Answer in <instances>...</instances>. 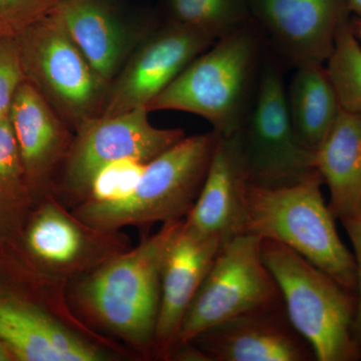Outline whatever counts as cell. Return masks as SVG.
Segmentation results:
<instances>
[{
  "mask_svg": "<svg viewBox=\"0 0 361 361\" xmlns=\"http://www.w3.org/2000/svg\"><path fill=\"white\" fill-rule=\"evenodd\" d=\"M183 220L164 223L139 246L75 278L73 299L90 322L139 348L153 350L161 266Z\"/></svg>",
  "mask_w": 361,
  "mask_h": 361,
  "instance_id": "6da1fadb",
  "label": "cell"
},
{
  "mask_svg": "<svg viewBox=\"0 0 361 361\" xmlns=\"http://www.w3.org/2000/svg\"><path fill=\"white\" fill-rule=\"evenodd\" d=\"M265 51L264 37L252 21L216 40L147 110L193 114L220 135L235 134L255 96Z\"/></svg>",
  "mask_w": 361,
  "mask_h": 361,
  "instance_id": "7a4b0ae2",
  "label": "cell"
},
{
  "mask_svg": "<svg viewBox=\"0 0 361 361\" xmlns=\"http://www.w3.org/2000/svg\"><path fill=\"white\" fill-rule=\"evenodd\" d=\"M322 185L318 172L291 186L272 189L249 184L247 233L288 246L356 294L355 256L337 232Z\"/></svg>",
  "mask_w": 361,
  "mask_h": 361,
  "instance_id": "3957f363",
  "label": "cell"
},
{
  "mask_svg": "<svg viewBox=\"0 0 361 361\" xmlns=\"http://www.w3.org/2000/svg\"><path fill=\"white\" fill-rule=\"evenodd\" d=\"M219 134L185 137L149 161L134 190L120 200L80 204L73 213L92 227L121 230L184 219L203 187Z\"/></svg>",
  "mask_w": 361,
  "mask_h": 361,
  "instance_id": "277c9868",
  "label": "cell"
},
{
  "mask_svg": "<svg viewBox=\"0 0 361 361\" xmlns=\"http://www.w3.org/2000/svg\"><path fill=\"white\" fill-rule=\"evenodd\" d=\"M261 251L292 325L316 360H361L353 332L357 295L280 242L262 239Z\"/></svg>",
  "mask_w": 361,
  "mask_h": 361,
  "instance_id": "5b68a950",
  "label": "cell"
},
{
  "mask_svg": "<svg viewBox=\"0 0 361 361\" xmlns=\"http://www.w3.org/2000/svg\"><path fill=\"white\" fill-rule=\"evenodd\" d=\"M26 82L71 129L102 116L109 85L52 13L14 35Z\"/></svg>",
  "mask_w": 361,
  "mask_h": 361,
  "instance_id": "8992f818",
  "label": "cell"
},
{
  "mask_svg": "<svg viewBox=\"0 0 361 361\" xmlns=\"http://www.w3.org/2000/svg\"><path fill=\"white\" fill-rule=\"evenodd\" d=\"M284 70V63L266 44L257 90L237 132L253 186H291L317 172L314 153L299 142L292 126Z\"/></svg>",
  "mask_w": 361,
  "mask_h": 361,
  "instance_id": "52a82bcc",
  "label": "cell"
},
{
  "mask_svg": "<svg viewBox=\"0 0 361 361\" xmlns=\"http://www.w3.org/2000/svg\"><path fill=\"white\" fill-rule=\"evenodd\" d=\"M261 243V237L245 233L221 245L183 318L173 350L225 320L283 300Z\"/></svg>",
  "mask_w": 361,
  "mask_h": 361,
  "instance_id": "ba28073f",
  "label": "cell"
},
{
  "mask_svg": "<svg viewBox=\"0 0 361 361\" xmlns=\"http://www.w3.org/2000/svg\"><path fill=\"white\" fill-rule=\"evenodd\" d=\"M185 137L182 129L152 125L147 108L90 118L75 130L54 195L65 194L77 206L94 176L106 166L123 159L149 163Z\"/></svg>",
  "mask_w": 361,
  "mask_h": 361,
  "instance_id": "9c48e42d",
  "label": "cell"
},
{
  "mask_svg": "<svg viewBox=\"0 0 361 361\" xmlns=\"http://www.w3.org/2000/svg\"><path fill=\"white\" fill-rule=\"evenodd\" d=\"M42 197L25 241L30 257L47 276L61 282L75 279L132 248L120 230L92 227L68 211L56 195Z\"/></svg>",
  "mask_w": 361,
  "mask_h": 361,
  "instance_id": "30bf717a",
  "label": "cell"
},
{
  "mask_svg": "<svg viewBox=\"0 0 361 361\" xmlns=\"http://www.w3.org/2000/svg\"><path fill=\"white\" fill-rule=\"evenodd\" d=\"M216 42L188 26L159 20L109 85L102 116L147 108L195 59Z\"/></svg>",
  "mask_w": 361,
  "mask_h": 361,
  "instance_id": "8fae6325",
  "label": "cell"
},
{
  "mask_svg": "<svg viewBox=\"0 0 361 361\" xmlns=\"http://www.w3.org/2000/svg\"><path fill=\"white\" fill-rule=\"evenodd\" d=\"M246 1L266 44L285 66L293 68L325 65L339 27L351 13L348 0Z\"/></svg>",
  "mask_w": 361,
  "mask_h": 361,
  "instance_id": "7c38bea8",
  "label": "cell"
},
{
  "mask_svg": "<svg viewBox=\"0 0 361 361\" xmlns=\"http://www.w3.org/2000/svg\"><path fill=\"white\" fill-rule=\"evenodd\" d=\"M191 343L206 361L316 360L310 342L292 325L283 300L225 320Z\"/></svg>",
  "mask_w": 361,
  "mask_h": 361,
  "instance_id": "4fadbf2b",
  "label": "cell"
},
{
  "mask_svg": "<svg viewBox=\"0 0 361 361\" xmlns=\"http://www.w3.org/2000/svg\"><path fill=\"white\" fill-rule=\"evenodd\" d=\"M54 13L108 85L159 21L130 18L115 0H65Z\"/></svg>",
  "mask_w": 361,
  "mask_h": 361,
  "instance_id": "5bb4252c",
  "label": "cell"
},
{
  "mask_svg": "<svg viewBox=\"0 0 361 361\" xmlns=\"http://www.w3.org/2000/svg\"><path fill=\"white\" fill-rule=\"evenodd\" d=\"M222 241L180 223L169 243L161 266V305L153 351L168 360L177 343L183 318L212 266Z\"/></svg>",
  "mask_w": 361,
  "mask_h": 361,
  "instance_id": "9a60e30c",
  "label": "cell"
},
{
  "mask_svg": "<svg viewBox=\"0 0 361 361\" xmlns=\"http://www.w3.org/2000/svg\"><path fill=\"white\" fill-rule=\"evenodd\" d=\"M8 116L33 192L54 195L75 133L25 80L14 94Z\"/></svg>",
  "mask_w": 361,
  "mask_h": 361,
  "instance_id": "2e32d148",
  "label": "cell"
},
{
  "mask_svg": "<svg viewBox=\"0 0 361 361\" xmlns=\"http://www.w3.org/2000/svg\"><path fill=\"white\" fill-rule=\"evenodd\" d=\"M248 186L238 135H219L200 195L185 223L201 234L219 237L222 244L245 234Z\"/></svg>",
  "mask_w": 361,
  "mask_h": 361,
  "instance_id": "e0dca14e",
  "label": "cell"
},
{
  "mask_svg": "<svg viewBox=\"0 0 361 361\" xmlns=\"http://www.w3.org/2000/svg\"><path fill=\"white\" fill-rule=\"evenodd\" d=\"M0 339L16 360L99 361L108 355L39 306L0 296Z\"/></svg>",
  "mask_w": 361,
  "mask_h": 361,
  "instance_id": "ac0fdd59",
  "label": "cell"
},
{
  "mask_svg": "<svg viewBox=\"0 0 361 361\" xmlns=\"http://www.w3.org/2000/svg\"><path fill=\"white\" fill-rule=\"evenodd\" d=\"M314 166L329 187L334 217L341 221L361 216V113L341 110L314 152Z\"/></svg>",
  "mask_w": 361,
  "mask_h": 361,
  "instance_id": "d6986e66",
  "label": "cell"
},
{
  "mask_svg": "<svg viewBox=\"0 0 361 361\" xmlns=\"http://www.w3.org/2000/svg\"><path fill=\"white\" fill-rule=\"evenodd\" d=\"M286 87L287 104L299 142L314 152L329 134L342 110L325 65L294 68Z\"/></svg>",
  "mask_w": 361,
  "mask_h": 361,
  "instance_id": "ffe728a7",
  "label": "cell"
},
{
  "mask_svg": "<svg viewBox=\"0 0 361 361\" xmlns=\"http://www.w3.org/2000/svg\"><path fill=\"white\" fill-rule=\"evenodd\" d=\"M165 20L216 40L252 23L246 0H165Z\"/></svg>",
  "mask_w": 361,
  "mask_h": 361,
  "instance_id": "44dd1931",
  "label": "cell"
},
{
  "mask_svg": "<svg viewBox=\"0 0 361 361\" xmlns=\"http://www.w3.org/2000/svg\"><path fill=\"white\" fill-rule=\"evenodd\" d=\"M33 193L7 114L0 118V221L18 217Z\"/></svg>",
  "mask_w": 361,
  "mask_h": 361,
  "instance_id": "7402d4cb",
  "label": "cell"
},
{
  "mask_svg": "<svg viewBox=\"0 0 361 361\" xmlns=\"http://www.w3.org/2000/svg\"><path fill=\"white\" fill-rule=\"evenodd\" d=\"M325 66L342 110L361 113V44L350 18L339 27Z\"/></svg>",
  "mask_w": 361,
  "mask_h": 361,
  "instance_id": "603a6c76",
  "label": "cell"
},
{
  "mask_svg": "<svg viewBox=\"0 0 361 361\" xmlns=\"http://www.w3.org/2000/svg\"><path fill=\"white\" fill-rule=\"evenodd\" d=\"M147 164L134 159H123L106 166L94 176L78 205L111 203L127 196L139 182Z\"/></svg>",
  "mask_w": 361,
  "mask_h": 361,
  "instance_id": "cb8c5ba5",
  "label": "cell"
},
{
  "mask_svg": "<svg viewBox=\"0 0 361 361\" xmlns=\"http://www.w3.org/2000/svg\"><path fill=\"white\" fill-rule=\"evenodd\" d=\"M65 0H0V35L14 37L49 16Z\"/></svg>",
  "mask_w": 361,
  "mask_h": 361,
  "instance_id": "d4e9b609",
  "label": "cell"
},
{
  "mask_svg": "<svg viewBox=\"0 0 361 361\" xmlns=\"http://www.w3.org/2000/svg\"><path fill=\"white\" fill-rule=\"evenodd\" d=\"M23 80L14 37L0 35V118L8 114L14 94Z\"/></svg>",
  "mask_w": 361,
  "mask_h": 361,
  "instance_id": "484cf974",
  "label": "cell"
},
{
  "mask_svg": "<svg viewBox=\"0 0 361 361\" xmlns=\"http://www.w3.org/2000/svg\"><path fill=\"white\" fill-rule=\"evenodd\" d=\"M342 226L348 233L353 247V256L355 259L356 277H357V304L355 322H353V332L355 341L361 349V216L341 221Z\"/></svg>",
  "mask_w": 361,
  "mask_h": 361,
  "instance_id": "4316f807",
  "label": "cell"
},
{
  "mask_svg": "<svg viewBox=\"0 0 361 361\" xmlns=\"http://www.w3.org/2000/svg\"><path fill=\"white\" fill-rule=\"evenodd\" d=\"M16 360L11 349L7 348L6 343L0 339V361Z\"/></svg>",
  "mask_w": 361,
  "mask_h": 361,
  "instance_id": "83f0119b",
  "label": "cell"
},
{
  "mask_svg": "<svg viewBox=\"0 0 361 361\" xmlns=\"http://www.w3.org/2000/svg\"><path fill=\"white\" fill-rule=\"evenodd\" d=\"M350 13L355 14L356 18L361 20V0H348Z\"/></svg>",
  "mask_w": 361,
  "mask_h": 361,
  "instance_id": "f1b7e54d",
  "label": "cell"
},
{
  "mask_svg": "<svg viewBox=\"0 0 361 361\" xmlns=\"http://www.w3.org/2000/svg\"><path fill=\"white\" fill-rule=\"evenodd\" d=\"M351 23H353V32H355L356 37L361 42V20L360 18H353L351 20Z\"/></svg>",
  "mask_w": 361,
  "mask_h": 361,
  "instance_id": "f546056e",
  "label": "cell"
}]
</instances>
